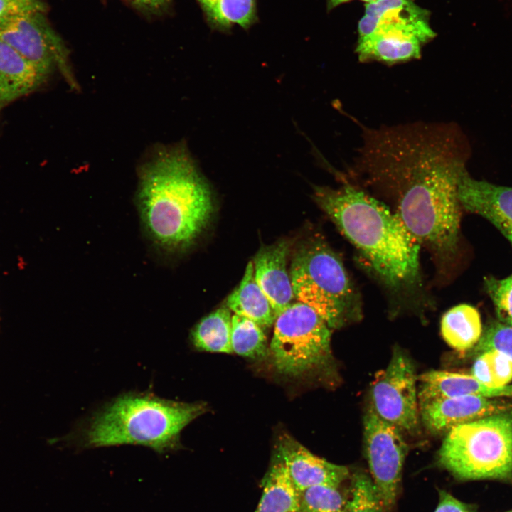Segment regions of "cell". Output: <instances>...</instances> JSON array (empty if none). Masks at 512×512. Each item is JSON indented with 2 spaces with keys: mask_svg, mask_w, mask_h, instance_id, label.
<instances>
[{
  "mask_svg": "<svg viewBox=\"0 0 512 512\" xmlns=\"http://www.w3.org/2000/svg\"><path fill=\"white\" fill-rule=\"evenodd\" d=\"M467 149L454 125L422 122L365 129L358 149L357 169L393 201L439 270L457 250L462 209L457 186Z\"/></svg>",
  "mask_w": 512,
  "mask_h": 512,
  "instance_id": "1",
  "label": "cell"
},
{
  "mask_svg": "<svg viewBox=\"0 0 512 512\" xmlns=\"http://www.w3.org/2000/svg\"><path fill=\"white\" fill-rule=\"evenodd\" d=\"M313 197L358 250L393 303L413 309L427 303L420 245L395 212L350 184L336 189L315 187Z\"/></svg>",
  "mask_w": 512,
  "mask_h": 512,
  "instance_id": "2",
  "label": "cell"
},
{
  "mask_svg": "<svg viewBox=\"0 0 512 512\" xmlns=\"http://www.w3.org/2000/svg\"><path fill=\"white\" fill-rule=\"evenodd\" d=\"M136 201L145 233L169 253L191 247L215 210L211 188L183 143L157 149L141 166Z\"/></svg>",
  "mask_w": 512,
  "mask_h": 512,
  "instance_id": "3",
  "label": "cell"
},
{
  "mask_svg": "<svg viewBox=\"0 0 512 512\" xmlns=\"http://www.w3.org/2000/svg\"><path fill=\"white\" fill-rule=\"evenodd\" d=\"M206 410L203 402L169 400L148 390L129 391L81 420L68 439L80 449L130 444L162 454L181 448V432Z\"/></svg>",
  "mask_w": 512,
  "mask_h": 512,
  "instance_id": "4",
  "label": "cell"
},
{
  "mask_svg": "<svg viewBox=\"0 0 512 512\" xmlns=\"http://www.w3.org/2000/svg\"><path fill=\"white\" fill-rule=\"evenodd\" d=\"M289 275L294 299L314 309L333 329L359 319L358 291L341 257L320 236L297 246Z\"/></svg>",
  "mask_w": 512,
  "mask_h": 512,
  "instance_id": "5",
  "label": "cell"
},
{
  "mask_svg": "<svg viewBox=\"0 0 512 512\" xmlns=\"http://www.w3.org/2000/svg\"><path fill=\"white\" fill-rule=\"evenodd\" d=\"M439 464L460 480L512 478V410L457 426L446 434Z\"/></svg>",
  "mask_w": 512,
  "mask_h": 512,
  "instance_id": "6",
  "label": "cell"
},
{
  "mask_svg": "<svg viewBox=\"0 0 512 512\" xmlns=\"http://www.w3.org/2000/svg\"><path fill=\"white\" fill-rule=\"evenodd\" d=\"M274 324L269 351L279 373L300 377L329 363L333 329L311 307L292 303Z\"/></svg>",
  "mask_w": 512,
  "mask_h": 512,
  "instance_id": "7",
  "label": "cell"
},
{
  "mask_svg": "<svg viewBox=\"0 0 512 512\" xmlns=\"http://www.w3.org/2000/svg\"><path fill=\"white\" fill-rule=\"evenodd\" d=\"M363 434L371 479L385 512H390L400 492L407 445L402 432L380 418L371 405L364 416Z\"/></svg>",
  "mask_w": 512,
  "mask_h": 512,
  "instance_id": "8",
  "label": "cell"
},
{
  "mask_svg": "<svg viewBox=\"0 0 512 512\" xmlns=\"http://www.w3.org/2000/svg\"><path fill=\"white\" fill-rule=\"evenodd\" d=\"M417 378L412 361L398 348L387 368L376 373L372 383L373 409L402 432H415L418 427Z\"/></svg>",
  "mask_w": 512,
  "mask_h": 512,
  "instance_id": "9",
  "label": "cell"
},
{
  "mask_svg": "<svg viewBox=\"0 0 512 512\" xmlns=\"http://www.w3.org/2000/svg\"><path fill=\"white\" fill-rule=\"evenodd\" d=\"M43 14L31 13L1 23L0 41L48 73L58 68L68 85L78 90L68 50Z\"/></svg>",
  "mask_w": 512,
  "mask_h": 512,
  "instance_id": "10",
  "label": "cell"
},
{
  "mask_svg": "<svg viewBox=\"0 0 512 512\" xmlns=\"http://www.w3.org/2000/svg\"><path fill=\"white\" fill-rule=\"evenodd\" d=\"M457 194L462 209L488 220L512 244V187L476 180L464 169Z\"/></svg>",
  "mask_w": 512,
  "mask_h": 512,
  "instance_id": "11",
  "label": "cell"
},
{
  "mask_svg": "<svg viewBox=\"0 0 512 512\" xmlns=\"http://www.w3.org/2000/svg\"><path fill=\"white\" fill-rule=\"evenodd\" d=\"M511 409V405L499 398L472 395L433 400L419 404L423 424L430 432L438 434H446L457 426Z\"/></svg>",
  "mask_w": 512,
  "mask_h": 512,
  "instance_id": "12",
  "label": "cell"
},
{
  "mask_svg": "<svg viewBox=\"0 0 512 512\" xmlns=\"http://www.w3.org/2000/svg\"><path fill=\"white\" fill-rule=\"evenodd\" d=\"M274 452L282 459L298 492L316 485L340 486L349 475L347 467L314 454L285 433L277 439Z\"/></svg>",
  "mask_w": 512,
  "mask_h": 512,
  "instance_id": "13",
  "label": "cell"
},
{
  "mask_svg": "<svg viewBox=\"0 0 512 512\" xmlns=\"http://www.w3.org/2000/svg\"><path fill=\"white\" fill-rule=\"evenodd\" d=\"M290 241L283 239L262 246L253 260L255 279L270 302L276 318L284 311L294 298L287 257Z\"/></svg>",
  "mask_w": 512,
  "mask_h": 512,
  "instance_id": "14",
  "label": "cell"
},
{
  "mask_svg": "<svg viewBox=\"0 0 512 512\" xmlns=\"http://www.w3.org/2000/svg\"><path fill=\"white\" fill-rule=\"evenodd\" d=\"M382 28L410 30L426 42L436 35L429 23V12L412 0H376L366 4L358 25V38Z\"/></svg>",
  "mask_w": 512,
  "mask_h": 512,
  "instance_id": "15",
  "label": "cell"
},
{
  "mask_svg": "<svg viewBox=\"0 0 512 512\" xmlns=\"http://www.w3.org/2000/svg\"><path fill=\"white\" fill-rule=\"evenodd\" d=\"M425 43L422 36L410 30L382 28L358 38L356 52L360 61L395 63L419 58Z\"/></svg>",
  "mask_w": 512,
  "mask_h": 512,
  "instance_id": "16",
  "label": "cell"
},
{
  "mask_svg": "<svg viewBox=\"0 0 512 512\" xmlns=\"http://www.w3.org/2000/svg\"><path fill=\"white\" fill-rule=\"evenodd\" d=\"M50 73L0 41V106L40 87Z\"/></svg>",
  "mask_w": 512,
  "mask_h": 512,
  "instance_id": "17",
  "label": "cell"
},
{
  "mask_svg": "<svg viewBox=\"0 0 512 512\" xmlns=\"http://www.w3.org/2000/svg\"><path fill=\"white\" fill-rule=\"evenodd\" d=\"M261 487V496L255 512H297L299 492L282 459L274 451Z\"/></svg>",
  "mask_w": 512,
  "mask_h": 512,
  "instance_id": "18",
  "label": "cell"
},
{
  "mask_svg": "<svg viewBox=\"0 0 512 512\" xmlns=\"http://www.w3.org/2000/svg\"><path fill=\"white\" fill-rule=\"evenodd\" d=\"M226 306L234 314L247 318L262 329L274 324L276 316L270 302L255 279L252 261L248 262L238 287L228 297Z\"/></svg>",
  "mask_w": 512,
  "mask_h": 512,
  "instance_id": "19",
  "label": "cell"
},
{
  "mask_svg": "<svg viewBox=\"0 0 512 512\" xmlns=\"http://www.w3.org/2000/svg\"><path fill=\"white\" fill-rule=\"evenodd\" d=\"M441 333L447 343L459 353H465L477 344L483 333L481 317L474 306L462 304L443 315Z\"/></svg>",
  "mask_w": 512,
  "mask_h": 512,
  "instance_id": "20",
  "label": "cell"
},
{
  "mask_svg": "<svg viewBox=\"0 0 512 512\" xmlns=\"http://www.w3.org/2000/svg\"><path fill=\"white\" fill-rule=\"evenodd\" d=\"M231 311L223 306L196 324L191 331L190 339L198 351L231 353Z\"/></svg>",
  "mask_w": 512,
  "mask_h": 512,
  "instance_id": "21",
  "label": "cell"
},
{
  "mask_svg": "<svg viewBox=\"0 0 512 512\" xmlns=\"http://www.w3.org/2000/svg\"><path fill=\"white\" fill-rule=\"evenodd\" d=\"M201 8L210 26L220 31L235 24L247 29L257 19L255 0H209Z\"/></svg>",
  "mask_w": 512,
  "mask_h": 512,
  "instance_id": "22",
  "label": "cell"
},
{
  "mask_svg": "<svg viewBox=\"0 0 512 512\" xmlns=\"http://www.w3.org/2000/svg\"><path fill=\"white\" fill-rule=\"evenodd\" d=\"M231 348L233 353L254 359L264 357L268 351L262 328L236 314L232 315Z\"/></svg>",
  "mask_w": 512,
  "mask_h": 512,
  "instance_id": "23",
  "label": "cell"
},
{
  "mask_svg": "<svg viewBox=\"0 0 512 512\" xmlns=\"http://www.w3.org/2000/svg\"><path fill=\"white\" fill-rule=\"evenodd\" d=\"M345 502L339 486L316 485L299 492L297 512H341Z\"/></svg>",
  "mask_w": 512,
  "mask_h": 512,
  "instance_id": "24",
  "label": "cell"
},
{
  "mask_svg": "<svg viewBox=\"0 0 512 512\" xmlns=\"http://www.w3.org/2000/svg\"><path fill=\"white\" fill-rule=\"evenodd\" d=\"M341 512H385L381 498L371 479L356 472L351 481V496Z\"/></svg>",
  "mask_w": 512,
  "mask_h": 512,
  "instance_id": "25",
  "label": "cell"
},
{
  "mask_svg": "<svg viewBox=\"0 0 512 512\" xmlns=\"http://www.w3.org/2000/svg\"><path fill=\"white\" fill-rule=\"evenodd\" d=\"M484 281L500 322L512 326V274L503 279L489 276Z\"/></svg>",
  "mask_w": 512,
  "mask_h": 512,
  "instance_id": "26",
  "label": "cell"
},
{
  "mask_svg": "<svg viewBox=\"0 0 512 512\" xmlns=\"http://www.w3.org/2000/svg\"><path fill=\"white\" fill-rule=\"evenodd\" d=\"M490 351L503 354L512 362V326L498 321L487 325L475 346L474 353L479 355Z\"/></svg>",
  "mask_w": 512,
  "mask_h": 512,
  "instance_id": "27",
  "label": "cell"
},
{
  "mask_svg": "<svg viewBox=\"0 0 512 512\" xmlns=\"http://www.w3.org/2000/svg\"><path fill=\"white\" fill-rule=\"evenodd\" d=\"M41 0H0V23L34 12H45Z\"/></svg>",
  "mask_w": 512,
  "mask_h": 512,
  "instance_id": "28",
  "label": "cell"
},
{
  "mask_svg": "<svg viewBox=\"0 0 512 512\" xmlns=\"http://www.w3.org/2000/svg\"><path fill=\"white\" fill-rule=\"evenodd\" d=\"M496 387L508 385L512 380V362L503 354L496 351H487Z\"/></svg>",
  "mask_w": 512,
  "mask_h": 512,
  "instance_id": "29",
  "label": "cell"
},
{
  "mask_svg": "<svg viewBox=\"0 0 512 512\" xmlns=\"http://www.w3.org/2000/svg\"><path fill=\"white\" fill-rule=\"evenodd\" d=\"M476 506L462 501L450 493L439 490V501L434 512H476Z\"/></svg>",
  "mask_w": 512,
  "mask_h": 512,
  "instance_id": "30",
  "label": "cell"
},
{
  "mask_svg": "<svg viewBox=\"0 0 512 512\" xmlns=\"http://www.w3.org/2000/svg\"><path fill=\"white\" fill-rule=\"evenodd\" d=\"M471 375L488 386L496 387L489 352L486 351L478 355L474 363Z\"/></svg>",
  "mask_w": 512,
  "mask_h": 512,
  "instance_id": "31",
  "label": "cell"
},
{
  "mask_svg": "<svg viewBox=\"0 0 512 512\" xmlns=\"http://www.w3.org/2000/svg\"><path fill=\"white\" fill-rule=\"evenodd\" d=\"M134 4L147 9H159L164 6L169 0H129Z\"/></svg>",
  "mask_w": 512,
  "mask_h": 512,
  "instance_id": "32",
  "label": "cell"
},
{
  "mask_svg": "<svg viewBox=\"0 0 512 512\" xmlns=\"http://www.w3.org/2000/svg\"><path fill=\"white\" fill-rule=\"evenodd\" d=\"M350 0H327V8L328 10H331L338 5L346 3Z\"/></svg>",
  "mask_w": 512,
  "mask_h": 512,
  "instance_id": "33",
  "label": "cell"
},
{
  "mask_svg": "<svg viewBox=\"0 0 512 512\" xmlns=\"http://www.w3.org/2000/svg\"><path fill=\"white\" fill-rule=\"evenodd\" d=\"M208 1H209V0H198V1L199 2L201 6L202 5H203L204 4H206V2H208Z\"/></svg>",
  "mask_w": 512,
  "mask_h": 512,
  "instance_id": "34",
  "label": "cell"
},
{
  "mask_svg": "<svg viewBox=\"0 0 512 512\" xmlns=\"http://www.w3.org/2000/svg\"><path fill=\"white\" fill-rule=\"evenodd\" d=\"M361 1H365L366 4H367V3H370V2L375 1H376V0H361Z\"/></svg>",
  "mask_w": 512,
  "mask_h": 512,
  "instance_id": "35",
  "label": "cell"
},
{
  "mask_svg": "<svg viewBox=\"0 0 512 512\" xmlns=\"http://www.w3.org/2000/svg\"><path fill=\"white\" fill-rule=\"evenodd\" d=\"M507 512H512V511H507Z\"/></svg>",
  "mask_w": 512,
  "mask_h": 512,
  "instance_id": "36",
  "label": "cell"
},
{
  "mask_svg": "<svg viewBox=\"0 0 512 512\" xmlns=\"http://www.w3.org/2000/svg\"><path fill=\"white\" fill-rule=\"evenodd\" d=\"M0 108H1V106H0Z\"/></svg>",
  "mask_w": 512,
  "mask_h": 512,
  "instance_id": "37",
  "label": "cell"
}]
</instances>
